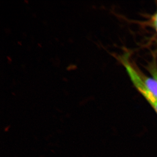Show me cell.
I'll return each mask as SVG.
<instances>
[{
    "instance_id": "obj_1",
    "label": "cell",
    "mask_w": 157,
    "mask_h": 157,
    "mask_svg": "<svg viewBox=\"0 0 157 157\" xmlns=\"http://www.w3.org/2000/svg\"><path fill=\"white\" fill-rule=\"evenodd\" d=\"M139 73V75L144 84L157 99V81L154 78H151L145 76L143 74Z\"/></svg>"
},
{
    "instance_id": "obj_2",
    "label": "cell",
    "mask_w": 157,
    "mask_h": 157,
    "mask_svg": "<svg viewBox=\"0 0 157 157\" xmlns=\"http://www.w3.org/2000/svg\"><path fill=\"white\" fill-rule=\"evenodd\" d=\"M150 71L151 75L153 76V78L157 81V69L155 66H153L150 68Z\"/></svg>"
},
{
    "instance_id": "obj_3",
    "label": "cell",
    "mask_w": 157,
    "mask_h": 157,
    "mask_svg": "<svg viewBox=\"0 0 157 157\" xmlns=\"http://www.w3.org/2000/svg\"><path fill=\"white\" fill-rule=\"evenodd\" d=\"M153 23L155 28V29L156 30L157 32V12L153 17Z\"/></svg>"
}]
</instances>
